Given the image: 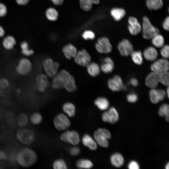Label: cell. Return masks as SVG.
I'll list each match as a JSON object with an SVG mask.
<instances>
[{
  "label": "cell",
  "mask_w": 169,
  "mask_h": 169,
  "mask_svg": "<svg viewBox=\"0 0 169 169\" xmlns=\"http://www.w3.org/2000/svg\"><path fill=\"white\" fill-rule=\"evenodd\" d=\"M169 87H167V89H166V94H167V97L169 98Z\"/></svg>",
  "instance_id": "cell-58"
},
{
  "label": "cell",
  "mask_w": 169,
  "mask_h": 169,
  "mask_svg": "<svg viewBox=\"0 0 169 169\" xmlns=\"http://www.w3.org/2000/svg\"><path fill=\"white\" fill-rule=\"evenodd\" d=\"M53 3L56 5L59 6L61 5L63 3V0H50Z\"/></svg>",
  "instance_id": "cell-54"
},
{
  "label": "cell",
  "mask_w": 169,
  "mask_h": 169,
  "mask_svg": "<svg viewBox=\"0 0 169 169\" xmlns=\"http://www.w3.org/2000/svg\"><path fill=\"white\" fill-rule=\"evenodd\" d=\"M82 37L85 40H93L95 37L94 33L92 31L86 30L82 34Z\"/></svg>",
  "instance_id": "cell-44"
},
{
  "label": "cell",
  "mask_w": 169,
  "mask_h": 169,
  "mask_svg": "<svg viewBox=\"0 0 169 169\" xmlns=\"http://www.w3.org/2000/svg\"><path fill=\"white\" fill-rule=\"evenodd\" d=\"M63 111L69 117H74L76 113V108L74 105L70 102L64 103L62 106Z\"/></svg>",
  "instance_id": "cell-29"
},
{
  "label": "cell",
  "mask_w": 169,
  "mask_h": 169,
  "mask_svg": "<svg viewBox=\"0 0 169 169\" xmlns=\"http://www.w3.org/2000/svg\"><path fill=\"white\" fill-rule=\"evenodd\" d=\"M93 138L97 144L103 147L107 148L109 144L108 140L111 138V134L105 128H99L94 131Z\"/></svg>",
  "instance_id": "cell-2"
},
{
  "label": "cell",
  "mask_w": 169,
  "mask_h": 169,
  "mask_svg": "<svg viewBox=\"0 0 169 169\" xmlns=\"http://www.w3.org/2000/svg\"><path fill=\"white\" fill-rule=\"evenodd\" d=\"M21 52L26 57L30 56L34 54V51L29 48L28 43L26 41H23L20 44Z\"/></svg>",
  "instance_id": "cell-34"
},
{
  "label": "cell",
  "mask_w": 169,
  "mask_h": 169,
  "mask_svg": "<svg viewBox=\"0 0 169 169\" xmlns=\"http://www.w3.org/2000/svg\"><path fill=\"white\" fill-rule=\"evenodd\" d=\"M159 115L161 117H165L166 121L169 120V106L167 104H164L160 107L158 111Z\"/></svg>",
  "instance_id": "cell-37"
},
{
  "label": "cell",
  "mask_w": 169,
  "mask_h": 169,
  "mask_svg": "<svg viewBox=\"0 0 169 169\" xmlns=\"http://www.w3.org/2000/svg\"><path fill=\"white\" fill-rule=\"evenodd\" d=\"M161 56L165 59H168L169 55V46L167 45L163 46L160 50Z\"/></svg>",
  "instance_id": "cell-45"
},
{
  "label": "cell",
  "mask_w": 169,
  "mask_h": 169,
  "mask_svg": "<svg viewBox=\"0 0 169 169\" xmlns=\"http://www.w3.org/2000/svg\"><path fill=\"white\" fill-rule=\"evenodd\" d=\"M131 55L132 59L135 64L138 65H140L142 64V54L140 51H133Z\"/></svg>",
  "instance_id": "cell-35"
},
{
  "label": "cell",
  "mask_w": 169,
  "mask_h": 169,
  "mask_svg": "<svg viewBox=\"0 0 169 169\" xmlns=\"http://www.w3.org/2000/svg\"><path fill=\"white\" fill-rule=\"evenodd\" d=\"M86 67L88 73L92 77H96L100 73V68L99 65L95 62H90Z\"/></svg>",
  "instance_id": "cell-25"
},
{
  "label": "cell",
  "mask_w": 169,
  "mask_h": 169,
  "mask_svg": "<svg viewBox=\"0 0 169 169\" xmlns=\"http://www.w3.org/2000/svg\"><path fill=\"white\" fill-rule=\"evenodd\" d=\"M95 105L101 110H107L109 106V102L106 98L100 97L97 98L94 101Z\"/></svg>",
  "instance_id": "cell-28"
},
{
  "label": "cell",
  "mask_w": 169,
  "mask_h": 169,
  "mask_svg": "<svg viewBox=\"0 0 169 169\" xmlns=\"http://www.w3.org/2000/svg\"><path fill=\"white\" fill-rule=\"evenodd\" d=\"M79 1H82V0H79Z\"/></svg>",
  "instance_id": "cell-59"
},
{
  "label": "cell",
  "mask_w": 169,
  "mask_h": 169,
  "mask_svg": "<svg viewBox=\"0 0 169 169\" xmlns=\"http://www.w3.org/2000/svg\"><path fill=\"white\" fill-rule=\"evenodd\" d=\"M126 98L127 101L131 103L136 102L138 100V96L137 94L134 93L129 94L127 95Z\"/></svg>",
  "instance_id": "cell-46"
},
{
  "label": "cell",
  "mask_w": 169,
  "mask_h": 169,
  "mask_svg": "<svg viewBox=\"0 0 169 169\" xmlns=\"http://www.w3.org/2000/svg\"><path fill=\"white\" fill-rule=\"evenodd\" d=\"M162 27L163 28L166 30L168 31L169 29V17H167L164 21Z\"/></svg>",
  "instance_id": "cell-50"
},
{
  "label": "cell",
  "mask_w": 169,
  "mask_h": 169,
  "mask_svg": "<svg viewBox=\"0 0 169 169\" xmlns=\"http://www.w3.org/2000/svg\"><path fill=\"white\" fill-rule=\"evenodd\" d=\"M152 39L153 44L157 48L162 47L164 44V39L163 36L159 33L154 35Z\"/></svg>",
  "instance_id": "cell-36"
},
{
  "label": "cell",
  "mask_w": 169,
  "mask_h": 169,
  "mask_svg": "<svg viewBox=\"0 0 169 169\" xmlns=\"http://www.w3.org/2000/svg\"><path fill=\"white\" fill-rule=\"evenodd\" d=\"M77 167L79 169H90L93 166L92 162L90 160L86 159H81L76 162Z\"/></svg>",
  "instance_id": "cell-33"
},
{
  "label": "cell",
  "mask_w": 169,
  "mask_h": 169,
  "mask_svg": "<svg viewBox=\"0 0 169 169\" xmlns=\"http://www.w3.org/2000/svg\"><path fill=\"white\" fill-rule=\"evenodd\" d=\"M64 88L70 92H74L77 89L75 79L69 72L68 73L65 78Z\"/></svg>",
  "instance_id": "cell-21"
},
{
  "label": "cell",
  "mask_w": 169,
  "mask_h": 169,
  "mask_svg": "<svg viewBox=\"0 0 169 169\" xmlns=\"http://www.w3.org/2000/svg\"><path fill=\"white\" fill-rule=\"evenodd\" d=\"M82 141L84 145L90 150L94 151L97 150L98 144L94 138L89 134H84L82 137Z\"/></svg>",
  "instance_id": "cell-20"
},
{
  "label": "cell",
  "mask_w": 169,
  "mask_h": 169,
  "mask_svg": "<svg viewBox=\"0 0 169 169\" xmlns=\"http://www.w3.org/2000/svg\"><path fill=\"white\" fill-rule=\"evenodd\" d=\"M70 154L73 156H77L80 152V149L78 146H75L71 147L69 150Z\"/></svg>",
  "instance_id": "cell-47"
},
{
  "label": "cell",
  "mask_w": 169,
  "mask_h": 169,
  "mask_svg": "<svg viewBox=\"0 0 169 169\" xmlns=\"http://www.w3.org/2000/svg\"><path fill=\"white\" fill-rule=\"evenodd\" d=\"M143 55L146 60L152 61L156 60L158 54L157 51L154 47H149L144 50Z\"/></svg>",
  "instance_id": "cell-24"
},
{
  "label": "cell",
  "mask_w": 169,
  "mask_h": 169,
  "mask_svg": "<svg viewBox=\"0 0 169 169\" xmlns=\"http://www.w3.org/2000/svg\"><path fill=\"white\" fill-rule=\"evenodd\" d=\"M10 84L8 80L6 78L0 79V95H3L5 92L9 89Z\"/></svg>",
  "instance_id": "cell-40"
},
{
  "label": "cell",
  "mask_w": 169,
  "mask_h": 169,
  "mask_svg": "<svg viewBox=\"0 0 169 169\" xmlns=\"http://www.w3.org/2000/svg\"><path fill=\"white\" fill-rule=\"evenodd\" d=\"M32 69V64L31 62L26 57L22 58L19 60L16 68L17 73L22 76L29 74Z\"/></svg>",
  "instance_id": "cell-8"
},
{
  "label": "cell",
  "mask_w": 169,
  "mask_h": 169,
  "mask_svg": "<svg viewBox=\"0 0 169 169\" xmlns=\"http://www.w3.org/2000/svg\"><path fill=\"white\" fill-rule=\"evenodd\" d=\"M95 47L97 51L101 54H108L112 50V46L109 39L105 37L100 38L97 40Z\"/></svg>",
  "instance_id": "cell-9"
},
{
  "label": "cell",
  "mask_w": 169,
  "mask_h": 169,
  "mask_svg": "<svg viewBox=\"0 0 169 169\" xmlns=\"http://www.w3.org/2000/svg\"><path fill=\"white\" fill-rule=\"evenodd\" d=\"M142 19L141 30L144 38L146 39H151L154 35L159 33L158 29L152 25L147 17L145 16Z\"/></svg>",
  "instance_id": "cell-4"
},
{
  "label": "cell",
  "mask_w": 169,
  "mask_h": 169,
  "mask_svg": "<svg viewBox=\"0 0 169 169\" xmlns=\"http://www.w3.org/2000/svg\"><path fill=\"white\" fill-rule=\"evenodd\" d=\"M68 72L64 69H62L58 72L52 80L51 86L53 88L59 89L64 88V79Z\"/></svg>",
  "instance_id": "cell-13"
},
{
  "label": "cell",
  "mask_w": 169,
  "mask_h": 169,
  "mask_svg": "<svg viewBox=\"0 0 169 169\" xmlns=\"http://www.w3.org/2000/svg\"><path fill=\"white\" fill-rule=\"evenodd\" d=\"M104 63L101 65L100 69L105 73L108 74L111 72L114 69V63L112 59L109 57L104 59Z\"/></svg>",
  "instance_id": "cell-23"
},
{
  "label": "cell",
  "mask_w": 169,
  "mask_h": 169,
  "mask_svg": "<svg viewBox=\"0 0 169 169\" xmlns=\"http://www.w3.org/2000/svg\"><path fill=\"white\" fill-rule=\"evenodd\" d=\"M43 67L47 76L54 77L58 72L59 64L51 58H48L43 61Z\"/></svg>",
  "instance_id": "cell-5"
},
{
  "label": "cell",
  "mask_w": 169,
  "mask_h": 169,
  "mask_svg": "<svg viewBox=\"0 0 169 169\" xmlns=\"http://www.w3.org/2000/svg\"><path fill=\"white\" fill-rule=\"evenodd\" d=\"M151 68L152 71L158 73L167 72L169 69L168 61L165 58L159 59L151 65Z\"/></svg>",
  "instance_id": "cell-12"
},
{
  "label": "cell",
  "mask_w": 169,
  "mask_h": 169,
  "mask_svg": "<svg viewBox=\"0 0 169 169\" xmlns=\"http://www.w3.org/2000/svg\"><path fill=\"white\" fill-rule=\"evenodd\" d=\"M110 160L112 164L116 167L122 166L124 162L123 156L118 153H115L111 155Z\"/></svg>",
  "instance_id": "cell-26"
},
{
  "label": "cell",
  "mask_w": 169,
  "mask_h": 169,
  "mask_svg": "<svg viewBox=\"0 0 169 169\" xmlns=\"http://www.w3.org/2000/svg\"><path fill=\"white\" fill-rule=\"evenodd\" d=\"M46 15L48 20L53 21L56 20L59 16L57 11L53 8H49L47 9L46 12Z\"/></svg>",
  "instance_id": "cell-39"
},
{
  "label": "cell",
  "mask_w": 169,
  "mask_h": 169,
  "mask_svg": "<svg viewBox=\"0 0 169 169\" xmlns=\"http://www.w3.org/2000/svg\"><path fill=\"white\" fill-rule=\"evenodd\" d=\"M93 4H98L100 3V0H90Z\"/></svg>",
  "instance_id": "cell-56"
},
{
  "label": "cell",
  "mask_w": 169,
  "mask_h": 169,
  "mask_svg": "<svg viewBox=\"0 0 169 169\" xmlns=\"http://www.w3.org/2000/svg\"><path fill=\"white\" fill-rule=\"evenodd\" d=\"M110 13L113 19L117 21L121 20L125 16L126 12L122 8H114L111 10Z\"/></svg>",
  "instance_id": "cell-27"
},
{
  "label": "cell",
  "mask_w": 169,
  "mask_h": 169,
  "mask_svg": "<svg viewBox=\"0 0 169 169\" xmlns=\"http://www.w3.org/2000/svg\"><path fill=\"white\" fill-rule=\"evenodd\" d=\"M81 9L85 11H89L92 8L93 4L90 0H83L79 1Z\"/></svg>",
  "instance_id": "cell-43"
},
{
  "label": "cell",
  "mask_w": 169,
  "mask_h": 169,
  "mask_svg": "<svg viewBox=\"0 0 169 169\" xmlns=\"http://www.w3.org/2000/svg\"><path fill=\"white\" fill-rule=\"evenodd\" d=\"M29 120L32 124L34 125H38L42 122L43 117L40 113L35 112L31 115Z\"/></svg>",
  "instance_id": "cell-38"
},
{
  "label": "cell",
  "mask_w": 169,
  "mask_h": 169,
  "mask_svg": "<svg viewBox=\"0 0 169 169\" xmlns=\"http://www.w3.org/2000/svg\"><path fill=\"white\" fill-rule=\"evenodd\" d=\"M129 169H139L140 166L138 163L135 161H132L129 163L128 166Z\"/></svg>",
  "instance_id": "cell-48"
},
{
  "label": "cell",
  "mask_w": 169,
  "mask_h": 169,
  "mask_svg": "<svg viewBox=\"0 0 169 169\" xmlns=\"http://www.w3.org/2000/svg\"><path fill=\"white\" fill-rule=\"evenodd\" d=\"M151 101L153 103L156 104L162 101L166 96V93L163 90L151 88L149 93Z\"/></svg>",
  "instance_id": "cell-16"
},
{
  "label": "cell",
  "mask_w": 169,
  "mask_h": 169,
  "mask_svg": "<svg viewBox=\"0 0 169 169\" xmlns=\"http://www.w3.org/2000/svg\"><path fill=\"white\" fill-rule=\"evenodd\" d=\"M53 167L54 169H66L67 168V164L62 159H58L54 161L53 164Z\"/></svg>",
  "instance_id": "cell-41"
},
{
  "label": "cell",
  "mask_w": 169,
  "mask_h": 169,
  "mask_svg": "<svg viewBox=\"0 0 169 169\" xmlns=\"http://www.w3.org/2000/svg\"><path fill=\"white\" fill-rule=\"evenodd\" d=\"M146 4L148 8L150 10H158L163 6L162 0H146Z\"/></svg>",
  "instance_id": "cell-31"
},
{
  "label": "cell",
  "mask_w": 169,
  "mask_h": 169,
  "mask_svg": "<svg viewBox=\"0 0 169 169\" xmlns=\"http://www.w3.org/2000/svg\"><path fill=\"white\" fill-rule=\"evenodd\" d=\"M37 159V155L35 152L29 147L22 149L16 156V161L18 164L24 168H29L33 165Z\"/></svg>",
  "instance_id": "cell-1"
},
{
  "label": "cell",
  "mask_w": 169,
  "mask_h": 169,
  "mask_svg": "<svg viewBox=\"0 0 169 169\" xmlns=\"http://www.w3.org/2000/svg\"><path fill=\"white\" fill-rule=\"evenodd\" d=\"M74 58L76 64L83 67H86L91 60L90 54L84 49L77 51Z\"/></svg>",
  "instance_id": "cell-10"
},
{
  "label": "cell",
  "mask_w": 169,
  "mask_h": 169,
  "mask_svg": "<svg viewBox=\"0 0 169 169\" xmlns=\"http://www.w3.org/2000/svg\"><path fill=\"white\" fill-rule=\"evenodd\" d=\"M8 156L6 153L4 151L0 150V160H6Z\"/></svg>",
  "instance_id": "cell-52"
},
{
  "label": "cell",
  "mask_w": 169,
  "mask_h": 169,
  "mask_svg": "<svg viewBox=\"0 0 169 169\" xmlns=\"http://www.w3.org/2000/svg\"><path fill=\"white\" fill-rule=\"evenodd\" d=\"M102 119L104 122L115 124L118 121L119 115L115 109L112 107L103 113Z\"/></svg>",
  "instance_id": "cell-11"
},
{
  "label": "cell",
  "mask_w": 169,
  "mask_h": 169,
  "mask_svg": "<svg viewBox=\"0 0 169 169\" xmlns=\"http://www.w3.org/2000/svg\"><path fill=\"white\" fill-rule=\"evenodd\" d=\"M130 83L134 87H137L139 84L138 81L135 78H131L130 79Z\"/></svg>",
  "instance_id": "cell-51"
},
{
  "label": "cell",
  "mask_w": 169,
  "mask_h": 169,
  "mask_svg": "<svg viewBox=\"0 0 169 169\" xmlns=\"http://www.w3.org/2000/svg\"><path fill=\"white\" fill-rule=\"evenodd\" d=\"M128 28L131 34L136 35L141 32V25L136 18L133 17H130L128 18Z\"/></svg>",
  "instance_id": "cell-18"
},
{
  "label": "cell",
  "mask_w": 169,
  "mask_h": 169,
  "mask_svg": "<svg viewBox=\"0 0 169 169\" xmlns=\"http://www.w3.org/2000/svg\"><path fill=\"white\" fill-rule=\"evenodd\" d=\"M60 138L62 141L73 146H76L80 142L79 134L75 130H66L60 135Z\"/></svg>",
  "instance_id": "cell-6"
},
{
  "label": "cell",
  "mask_w": 169,
  "mask_h": 169,
  "mask_svg": "<svg viewBox=\"0 0 169 169\" xmlns=\"http://www.w3.org/2000/svg\"><path fill=\"white\" fill-rule=\"evenodd\" d=\"M159 73L154 71L150 73L146 77L145 84L148 87L155 88L159 83Z\"/></svg>",
  "instance_id": "cell-19"
},
{
  "label": "cell",
  "mask_w": 169,
  "mask_h": 169,
  "mask_svg": "<svg viewBox=\"0 0 169 169\" xmlns=\"http://www.w3.org/2000/svg\"><path fill=\"white\" fill-rule=\"evenodd\" d=\"M5 34V32L4 29L2 27L0 26V37H3Z\"/></svg>",
  "instance_id": "cell-55"
},
{
  "label": "cell",
  "mask_w": 169,
  "mask_h": 169,
  "mask_svg": "<svg viewBox=\"0 0 169 169\" xmlns=\"http://www.w3.org/2000/svg\"><path fill=\"white\" fill-rule=\"evenodd\" d=\"M165 168L166 169H169V163L168 162L166 165Z\"/></svg>",
  "instance_id": "cell-57"
},
{
  "label": "cell",
  "mask_w": 169,
  "mask_h": 169,
  "mask_svg": "<svg viewBox=\"0 0 169 169\" xmlns=\"http://www.w3.org/2000/svg\"><path fill=\"white\" fill-rule=\"evenodd\" d=\"M62 51L65 57L68 59L74 58L77 52L76 48L70 44L64 45L62 48Z\"/></svg>",
  "instance_id": "cell-22"
},
{
  "label": "cell",
  "mask_w": 169,
  "mask_h": 169,
  "mask_svg": "<svg viewBox=\"0 0 169 169\" xmlns=\"http://www.w3.org/2000/svg\"><path fill=\"white\" fill-rule=\"evenodd\" d=\"M159 82L164 85H169V73L168 71L159 73Z\"/></svg>",
  "instance_id": "cell-42"
},
{
  "label": "cell",
  "mask_w": 169,
  "mask_h": 169,
  "mask_svg": "<svg viewBox=\"0 0 169 169\" xmlns=\"http://www.w3.org/2000/svg\"><path fill=\"white\" fill-rule=\"evenodd\" d=\"M118 49L120 54L123 56H127L131 55L133 51L132 44L126 39H123L119 43Z\"/></svg>",
  "instance_id": "cell-14"
},
{
  "label": "cell",
  "mask_w": 169,
  "mask_h": 169,
  "mask_svg": "<svg viewBox=\"0 0 169 169\" xmlns=\"http://www.w3.org/2000/svg\"><path fill=\"white\" fill-rule=\"evenodd\" d=\"M7 12V8L3 3H0V17L4 16Z\"/></svg>",
  "instance_id": "cell-49"
},
{
  "label": "cell",
  "mask_w": 169,
  "mask_h": 169,
  "mask_svg": "<svg viewBox=\"0 0 169 169\" xmlns=\"http://www.w3.org/2000/svg\"><path fill=\"white\" fill-rule=\"evenodd\" d=\"M108 86L109 88L114 92L119 91L122 89L123 86L122 79L118 75H115L109 79Z\"/></svg>",
  "instance_id": "cell-17"
},
{
  "label": "cell",
  "mask_w": 169,
  "mask_h": 169,
  "mask_svg": "<svg viewBox=\"0 0 169 169\" xmlns=\"http://www.w3.org/2000/svg\"><path fill=\"white\" fill-rule=\"evenodd\" d=\"M17 140L21 143L30 145L34 141L35 136L34 132L29 129L26 127L21 128L16 133Z\"/></svg>",
  "instance_id": "cell-3"
},
{
  "label": "cell",
  "mask_w": 169,
  "mask_h": 169,
  "mask_svg": "<svg viewBox=\"0 0 169 169\" xmlns=\"http://www.w3.org/2000/svg\"><path fill=\"white\" fill-rule=\"evenodd\" d=\"M53 123L55 128L59 131L67 130L71 125V122L68 117L65 114H58L53 119Z\"/></svg>",
  "instance_id": "cell-7"
},
{
  "label": "cell",
  "mask_w": 169,
  "mask_h": 169,
  "mask_svg": "<svg viewBox=\"0 0 169 169\" xmlns=\"http://www.w3.org/2000/svg\"><path fill=\"white\" fill-rule=\"evenodd\" d=\"M18 4L21 5H24L27 4L29 0H16Z\"/></svg>",
  "instance_id": "cell-53"
},
{
  "label": "cell",
  "mask_w": 169,
  "mask_h": 169,
  "mask_svg": "<svg viewBox=\"0 0 169 169\" xmlns=\"http://www.w3.org/2000/svg\"><path fill=\"white\" fill-rule=\"evenodd\" d=\"M35 82L38 90L41 93L45 92L49 86V82L46 74H41L37 75Z\"/></svg>",
  "instance_id": "cell-15"
},
{
  "label": "cell",
  "mask_w": 169,
  "mask_h": 169,
  "mask_svg": "<svg viewBox=\"0 0 169 169\" xmlns=\"http://www.w3.org/2000/svg\"><path fill=\"white\" fill-rule=\"evenodd\" d=\"M2 44L5 49L9 50L13 48L16 43L15 39L13 36L8 35L4 38Z\"/></svg>",
  "instance_id": "cell-30"
},
{
  "label": "cell",
  "mask_w": 169,
  "mask_h": 169,
  "mask_svg": "<svg viewBox=\"0 0 169 169\" xmlns=\"http://www.w3.org/2000/svg\"><path fill=\"white\" fill-rule=\"evenodd\" d=\"M29 118L26 114L24 113H20L16 120L17 125L21 128L25 127L28 125Z\"/></svg>",
  "instance_id": "cell-32"
}]
</instances>
